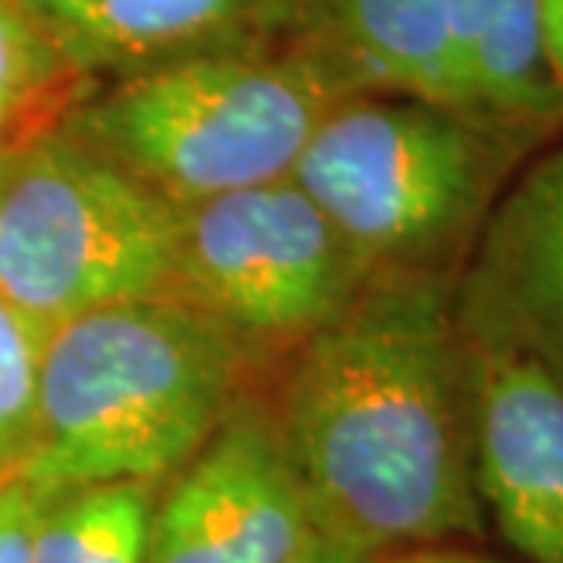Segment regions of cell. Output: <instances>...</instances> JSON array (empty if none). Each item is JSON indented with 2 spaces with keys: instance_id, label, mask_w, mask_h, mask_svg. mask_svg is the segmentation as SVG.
I'll list each match as a JSON object with an SVG mask.
<instances>
[{
  "instance_id": "obj_14",
  "label": "cell",
  "mask_w": 563,
  "mask_h": 563,
  "mask_svg": "<svg viewBox=\"0 0 563 563\" xmlns=\"http://www.w3.org/2000/svg\"><path fill=\"white\" fill-rule=\"evenodd\" d=\"M91 88L20 0H0V154L54 129Z\"/></svg>"
},
{
  "instance_id": "obj_1",
  "label": "cell",
  "mask_w": 563,
  "mask_h": 563,
  "mask_svg": "<svg viewBox=\"0 0 563 563\" xmlns=\"http://www.w3.org/2000/svg\"><path fill=\"white\" fill-rule=\"evenodd\" d=\"M273 410L317 532L369 558L483 539L457 273H373Z\"/></svg>"
},
{
  "instance_id": "obj_8",
  "label": "cell",
  "mask_w": 563,
  "mask_h": 563,
  "mask_svg": "<svg viewBox=\"0 0 563 563\" xmlns=\"http://www.w3.org/2000/svg\"><path fill=\"white\" fill-rule=\"evenodd\" d=\"M457 322L485 520L523 563H563V383L514 339L461 307Z\"/></svg>"
},
{
  "instance_id": "obj_9",
  "label": "cell",
  "mask_w": 563,
  "mask_h": 563,
  "mask_svg": "<svg viewBox=\"0 0 563 563\" xmlns=\"http://www.w3.org/2000/svg\"><path fill=\"white\" fill-rule=\"evenodd\" d=\"M95 85L301 35L303 0H20Z\"/></svg>"
},
{
  "instance_id": "obj_11",
  "label": "cell",
  "mask_w": 563,
  "mask_h": 563,
  "mask_svg": "<svg viewBox=\"0 0 563 563\" xmlns=\"http://www.w3.org/2000/svg\"><path fill=\"white\" fill-rule=\"evenodd\" d=\"M298 38L317 44L361 95L413 98L470 117L448 0H303Z\"/></svg>"
},
{
  "instance_id": "obj_3",
  "label": "cell",
  "mask_w": 563,
  "mask_h": 563,
  "mask_svg": "<svg viewBox=\"0 0 563 563\" xmlns=\"http://www.w3.org/2000/svg\"><path fill=\"white\" fill-rule=\"evenodd\" d=\"M361 95L307 38L95 85L63 125L176 207L291 176L320 122Z\"/></svg>"
},
{
  "instance_id": "obj_2",
  "label": "cell",
  "mask_w": 563,
  "mask_h": 563,
  "mask_svg": "<svg viewBox=\"0 0 563 563\" xmlns=\"http://www.w3.org/2000/svg\"><path fill=\"white\" fill-rule=\"evenodd\" d=\"M254 357L179 298L154 295L44 335L35 439L16 479L38 495L166 483L244 395Z\"/></svg>"
},
{
  "instance_id": "obj_12",
  "label": "cell",
  "mask_w": 563,
  "mask_h": 563,
  "mask_svg": "<svg viewBox=\"0 0 563 563\" xmlns=\"http://www.w3.org/2000/svg\"><path fill=\"white\" fill-rule=\"evenodd\" d=\"M466 113L539 144L563 125V81L548 60L539 0H448Z\"/></svg>"
},
{
  "instance_id": "obj_15",
  "label": "cell",
  "mask_w": 563,
  "mask_h": 563,
  "mask_svg": "<svg viewBox=\"0 0 563 563\" xmlns=\"http://www.w3.org/2000/svg\"><path fill=\"white\" fill-rule=\"evenodd\" d=\"M44 335L0 298V485L16 479L35 439Z\"/></svg>"
},
{
  "instance_id": "obj_10",
  "label": "cell",
  "mask_w": 563,
  "mask_h": 563,
  "mask_svg": "<svg viewBox=\"0 0 563 563\" xmlns=\"http://www.w3.org/2000/svg\"><path fill=\"white\" fill-rule=\"evenodd\" d=\"M457 307L563 383V141L492 207L457 273Z\"/></svg>"
},
{
  "instance_id": "obj_7",
  "label": "cell",
  "mask_w": 563,
  "mask_h": 563,
  "mask_svg": "<svg viewBox=\"0 0 563 563\" xmlns=\"http://www.w3.org/2000/svg\"><path fill=\"white\" fill-rule=\"evenodd\" d=\"M317 536L273 404L242 395L161 488L147 563H288Z\"/></svg>"
},
{
  "instance_id": "obj_18",
  "label": "cell",
  "mask_w": 563,
  "mask_h": 563,
  "mask_svg": "<svg viewBox=\"0 0 563 563\" xmlns=\"http://www.w3.org/2000/svg\"><path fill=\"white\" fill-rule=\"evenodd\" d=\"M376 558H369L366 551L354 548V544L342 542V539H332V536H322L317 532L310 542L303 544L298 551V558H291L288 563H373Z\"/></svg>"
},
{
  "instance_id": "obj_6",
  "label": "cell",
  "mask_w": 563,
  "mask_h": 563,
  "mask_svg": "<svg viewBox=\"0 0 563 563\" xmlns=\"http://www.w3.org/2000/svg\"><path fill=\"white\" fill-rule=\"evenodd\" d=\"M369 276L291 176L179 210L169 298L217 322L254 361L301 347Z\"/></svg>"
},
{
  "instance_id": "obj_16",
  "label": "cell",
  "mask_w": 563,
  "mask_h": 563,
  "mask_svg": "<svg viewBox=\"0 0 563 563\" xmlns=\"http://www.w3.org/2000/svg\"><path fill=\"white\" fill-rule=\"evenodd\" d=\"M41 495L22 479L0 485V563H32V529Z\"/></svg>"
},
{
  "instance_id": "obj_13",
  "label": "cell",
  "mask_w": 563,
  "mask_h": 563,
  "mask_svg": "<svg viewBox=\"0 0 563 563\" xmlns=\"http://www.w3.org/2000/svg\"><path fill=\"white\" fill-rule=\"evenodd\" d=\"M163 483H95L41 495L32 563H147Z\"/></svg>"
},
{
  "instance_id": "obj_4",
  "label": "cell",
  "mask_w": 563,
  "mask_h": 563,
  "mask_svg": "<svg viewBox=\"0 0 563 563\" xmlns=\"http://www.w3.org/2000/svg\"><path fill=\"white\" fill-rule=\"evenodd\" d=\"M532 144L439 103L354 95L291 179L369 273H461Z\"/></svg>"
},
{
  "instance_id": "obj_5",
  "label": "cell",
  "mask_w": 563,
  "mask_h": 563,
  "mask_svg": "<svg viewBox=\"0 0 563 563\" xmlns=\"http://www.w3.org/2000/svg\"><path fill=\"white\" fill-rule=\"evenodd\" d=\"M179 207L63 120L0 163V298L41 332L169 295Z\"/></svg>"
},
{
  "instance_id": "obj_19",
  "label": "cell",
  "mask_w": 563,
  "mask_h": 563,
  "mask_svg": "<svg viewBox=\"0 0 563 563\" xmlns=\"http://www.w3.org/2000/svg\"><path fill=\"white\" fill-rule=\"evenodd\" d=\"M542 7V29L548 60L554 66L558 79L563 81V0H539Z\"/></svg>"
},
{
  "instance_id": "obj_20",
  "label": "cell",
  "mask_w": 563,
  "mask_h": 563,
  "mask_svg": "<svg viewBox=\"0 0 563 563\" xmlns=\"http://www.w3.org/2000/svg\"><path fill=\"white\" fill-rule=\"evenodd\" d=\"M3 157H7V154H0V163H3Z\"/></svg>"
},
{
  "instance_id": "obj_17",
  "label": "cell",
  "mask_w": 563,
  "mask_h": 563,
  "mask_svg": "<svg viewBox=\"0 0 563 563\" xmlns=\"http://www.w3.org/2000/svg\"><path fill=\"white\" fill-rule=\"evenodd\" d=\"M373 563H507L501 558H492L473 548H457V544H426V548H407V551H391Z\"/></svg>"
}]
</instances>
